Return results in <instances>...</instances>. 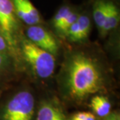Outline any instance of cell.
I'll use <instances>...</instances> for the list:
<instances>
[{"instance_id": "6da1fadb", "label": "cell", "mask_w": 120, "mask_h": 120, "mask_svg": "<svg viewBox=\"0 0 120 120\" xmlns=\"http://www.w3.org/2000/svg\"><path fill=\"white\" fill-rule=\"evenodd\" d=\"M68 83L71 95L76 98H83L98 91L101 86V77L92 60L77 54L70 61Z\"/></svg>"}, {"instance_id": "7a4b0ae2", "label": "cell", "mask_w": 120, "mask_h": 120, "mask_svg": "<svg viewBox=\"0 0 120 120\" xmlns=\"http://www.w3.org/2000/svg\"><path fill=\"white\" fill-rule=\"evenodd\" d=\"M22 52L25 60L38 76L47 78L53 73L56 60L52 53L39 48L30 40L23 41Z\"/></svg>"}, {"instance_id": "3957f363", "label": "cell", "mask_w": 120, "mask_h": 120, "mask_svg": "<svg viewBox=\"0 0 120 120\" xmlns=\"http://www.w3.org/2000/svg\"><path fill=\"white\" fill-rule=\"evenodd\" d=\"M34 112V98L30 92L23 91L15 95L7 104L4 120H31Z\"/></svg>"}, {"instance_id": "277c9868", "label": "cell", "mask_w": 120, "mask_h": 120, "mask_svg": "<svg viewBox=\"0 0 120 120\" xmlns=\"http://www.w3.org/2000/svg\"><path fill=\"white\" fill-rule=\"evenodd\" d=\"M27 35L31 42L39 48L56 55L58 51V45L56 39L49 32L43 27L39 26H31L27 30Z\"/></svg>"}, {"instance_id": "5b68a950", "label": "cell", "mask_w": 120, "mask_h": 120, "mask_svg": "<svg viewBox=\"0 0 120 120\" xmlns=\"http://www.w3.org/2000/svg\"><path fill=\"white\" fill-rule=\"evenodd\" d=\"M15 27V13L11 1L0 0V28L8 43L12 42V35Z\"/></svg>"}, {"instance_id": "8992f818", "label": "cell", "mask_w": 120, "mask_h": 120, "mask_svg": "<svg viewBox=\"0 0 120 120\" xmlns=\"http://www.w3.org/2000/svg\"><path fill=\"white\" fill-rule=\"evenodd\" d=\"M15 13L24 23L29 26L38 25L41 22V16L30 0H11Z\"/></svg>"}, {"instance_id": "52a82bcc", "label": "cell", "mask_w": 120, "mask_h": 120, "mask_svg": "<svg viewBox=\"0 0 120 120\" xmlns=\"http://www.w3.org/2000/svg\"><path fill=\"white\" fill-rule=\"evenodd\" d=\"M37 120H65L60 108L50 103H43L39 109Z\"/></svg>"}, {"instance_id": "ba28073f", "label": "cell", "mask_w": 120, "mask_h": 120, "mask_svg": "<svg viewBox=\"0 0 120 120\" xmlns=\"http://www.w3.org/2000/svg\"><path fill=\"white\" fill-rule=\"evenodd\" d=\"M120 22V13L115 5L109 1L108 11L106 17L101 28V32L106 34L111 30L116 28Z\"/></svg>"}, {"instance_id": "9c48e42d", "label": "cell", "mask_w": 120, "mask_h": 120, "mask_svg": "<svg viewBox=\"0 0 120 120\" xmlns=\"http://www.w3.org/2000/svg\"><path fill=\"white\" fill-rule=\"evenodd\" d=\"M91 105L94 112L99 117L107 116L111 111V103L108 99L103 96L97 95L93 98Z\"/></svg>"}, {"instance_id": "30bf717a", "label": "cell", "mask_w": 120, "mask_h": 120, "mask_svg": "<svg viewBox=\"0 0 120 120\" xmlns=\"http://www.w3.org/2000/svg\"><path fill=\"white\" fill-rule=\"evenodd\" d=\"M109 1L98 0L95 3L93 9V17L99 30L103 26L108 11Z\"/></svg>"}, {"instance_id": "8fae6325", "label": "cell", "mask_w": 120, "mask_h": 120, "mask_svg": "<svg viewBox=\"0 0 120 120\" xmlns=\"http://www.w3.org/2000/svg\"><path fill=\"white\" fill-rule=\"evenodd\" d=\"M77 23L79 34L80 41L87 38L90 34L91 22L89 17L86 15H79L77 19Z\"/></svg>"}, {"instance_id": "7c38bea8", "label": "cell", "mask_w": 120, "mask_h": 120, "mask_svg": "<svg viewBox=\"0 0 120 120\" xmlns=\"http://www.w3.org/2000/svg\"><path fill=\"white\" fill-rule=\"evenodd\" d=\"M71 9L68 6H63L57 11L53 17V26L56 30L60 31L61 27H62L65 20L71 12Z\"/></svg>"}, {"instance_id": "4fadbf2b", "label": "cell", "mask_w": 120, "mask_h": 120, "mask_svg": "<svg viewBox=\"0 0 120 120\" xmlns=\"http://www.w3.org/2000/svg\"><path fill=\"white\" fill-rule=\"evenodd\" d=\"M78 17H79V15L77 13L74 12L73 11H71V12L69 13L68 16L66 18V19L65 20L62 27H61L60 30V32H62L65 34L68 30H69V28L71 26L74 22H76Z\"/></svg>"}, {"instance_id": "5bb4252c", "label": "cell", "mask_w": 120, "mask_h": 120, "mask_svg": "<svg viewBox=\"0 0 120 120\" xmlns=\"http://www.w3.org/2000/svg\"><path fill=\"white\" fill-rule=\"evenodd\" d=\"M71 120H95V117L90 112H79L75 114Z\"/></svg>"}, {"instance_id": "9a60e30c", "label": "cell", "mask_w": 120, "mask_h": 120, "mask_svg": "<svg viewBox=\"0 0 120 120\" xmlns=\"http://www.w3.org/2000/svg\"><path fill=\"white\" fill-rule=\"evenodd\" d=\"M8 49V42L2 35L0 34V53H4Z\"/></svg>"}, {"instance_id": "2e32d148", "label": "cell", "mask_w": 120, "mask_h": 120, "mask_svg": "<svg viewBox=\"0 0 120 120\" xmlns=\"http://www.w3.org/2000/svg\"><path fill=\"white\" fill-rule=\"evenodd\" d=\"M5 61V57L4 55V53H0V70L4 66Z\"/></svg>"}, {"instance_id": "e0dca14e", "label": "cell", "mask_w": 120, "mask_h": 120, "mask_svg": "<svg viewBox=\"0 0 120 120\" xmlns=\"http://www.w3.org/2000/svg\"><path fill=\"white\" fill-rule=\"evenodd\" d=\"M117 120V119H112V120Z\"/></svg>"}, {"instance_id": "ac0fdd59", "label": "cell", "mask_w": 120, "mask_h": 120, "mask_svg": "<svg viewBox=\"0 0 120 120\" xmlns=\"http://www.w3.org/2000/svg\"><path fill=\"white\" fill-rule=\"evenodd\" d=\"M0 32H1V28H0Z\"/></svg>"}]
</instances>
